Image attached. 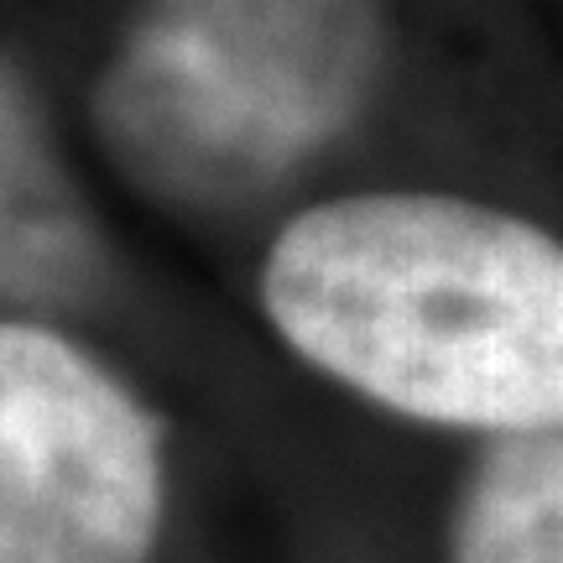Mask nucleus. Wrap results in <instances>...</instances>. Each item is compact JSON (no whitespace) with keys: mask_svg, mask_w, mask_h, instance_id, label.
Returning <instances> with one entry per match:
<instances>
[{"mask_svg":"<svg viewBox=\"0 0 563 563\" xmlns=\"http://www.w3.org/2000/svg\"><path fill=\"white\" fill-rule=\"evenodd\" d=\"M538 37H543L548 68H553V110H559V152H563V0H522Z\"/></svg>","mask_w":563,"mask_h":563,"instance_id":"nucleus-5","label":"nucleus"},{"mask_svg":"<svg viewBox=\"0 0 563 563\" xmlns=\"http://www.w3.org/2000/svg\"><path fill=\"white\" fill-rule=\"evenodd\" d=\"M449 563H563V433L464 449Z\"/></svg>","mask_w":563,"mask_h":563,"instance_id":"nucleus-4","label":"nucleus"},{"mask_svg":"<svg viewBox=\"0 0 563 563\" xmlns=\"http://www.w3.org/2000/svg\"><path fill=\"white\" fill-rule=\"evenodd\" d=\"M506 162L522 157L344 183L282 214L256 262L282 350L433 439H559L563 203Z\"/></svg>","mask_w":563,"mask_h":563,"instance_id":"nucleus-1","label":"nucleus"},{"mask_svg":"<svg viewBox=\"0 0 563 563\" xmlns=\"http://www.w3.org/2000/svg\"><path fill=\"white\" fill-rule=\"evenodd\" d=\"M391 0H141L95 89L146 188L235 199L361 121L397 63Z\"/></svg>","mask_w":563,"mask_h":563,"instance_id":"nucleus-2","label":"nucleus"},{"mask_svg":"<svg viewBox=\"0 0 563 563\" xmlns=\"http://www.w3.org/2000/svg\"><path fill=\"white\" fill-rule=\"evenodd\" d=\"M167 433L100 355L0 319V563H152Z\"/></svg>","mask_w":563,"mask_h":563,"instance_id":"nucleus-3","label":"nucleus"}]
</instances>
